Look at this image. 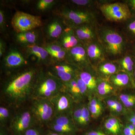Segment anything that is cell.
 Wrapping results in <instances>:
<instances>
[{"label": "cell", "instance_id": "obj_7", "mask_svg": "<svg viewBox=\"0 0 135 135\" xmlns=\"http://www.w3.org/2000/svg\"><path fill=\"white\" fill-rule=\"evenodd\" d=\"M11 25L17 33L30 31L41 26V18L21 11H17L11 20Z\"/></svg>", "mask_w": 135, "mask_h": 135}, {"label": "cell", "instance_id": "obj_33", "mask_svg": "<svg viewBox=\"0 0 135 135\" xmlns=\"http://www.w3.org/2000/svg\"><path fill=\"white\" fill-rule=\"evenodd\" d=\"M83 103H75L72 112V118L77 129L79 125L81 118Z\"/></svg>", "mask_w": 135, "mask_h": 135}, {"label": "cell", "instance_id": "obj_28", "mask_svg": "<svg viewBox=\"0 0 135 135\" xmlns=\"http://www.w3.org/2000/svg\"><path fill=\"white\" fill-rule=\"evenodd\" d=\"M124 23L126 36L132 41H135V16H132Z\"/></svg>", "mask_w": 135, "mask_h": 135}, {"label": "cell", "instance_id": "obj_48", "mask_svg": "<svg viewBox=\"0 0 135 135\" xmlns=\"http://www.w3.org/2000/svg\"><path fill=\"white\" fill-rule=\"evenodd\" d=\"M134 79L135 80V68L134 70Z\"/></svg>", "mask_w": 135, "mask_h": 135}, {"label": "cell", "instance_id": "obj_27", "mask_svg": "<svg viewBox=\"0 0 135 135\" xmlns=\"http://www.w3.org/2000/svg\"><path fill=\"white\" fill-rule=\"evenodd\" d=\"M27 47L29 53L35 56L39 60H45L48 57L49 53L45 49L34 44L28 45Z\"/></svg>", "mask_w": 135, "mask_h": 135}, {"label": "cell", "instance_id": "obj_18", "mask_svg": "<svg viewBox=\"0 0 135 135\" xmlns=\"http://www.w3.org/2000/svg\"><path fill=\"white\" fill-rule=\"evenodd\" d=\"M121 71L129 75L135 83L134 78V71L135 68V57L131 53H125L117 60Z\"/></svg>", "mask_w": 135, "mask_h": 135}, {"label": "cell", "instance_id": "obj_20", "mask_svg": "<svg viewBox=\"0 0 135 135\" xmlns=\"http://www.w3.org/2000/svg\"><path fill=\"white\" fill-rule=\"evenodd\" d=\"M123 125L114 116H110L105 120L104 129L109 135H120Z\"/></svg>", "mask_w": 135, "mask_h": 135}, {"label": "cell", "instance_id": "obj_16", "mask_svg": "<svg viewBox=\"0 0 135 135\" xmlns=\"http://www.w3.org/2000/svg\"><path fill=\"white\" fill-rule=\"evenodd\" d=\"M95 70L99 78L104 79H109L112 75L121 71L115 60L108 59L99 64Z\"/></svg>", "mask_w": 135, "mask_h": 135}, {"label": "cell", "instance_id": "obj_13", "mask_svg": "<svg viewBox=\"0 0 135 135\" xmlns=\"http://www.w3.org/2000/svg\"><path fill=\"white\" fill-rule=\"evenodd\" d=\"M90 65L95 69L99 64L107 60L104 50L98 39L85 45Z\"/></svg>", "mask_w": 135, "mask_h": 135}, {"label": "cell", "instance_id": "obj_37", "mask_svg": "<svg viewBox=\"0 0 135 135\" xmlns=\"http://www.w3.org/2000/svg\"><path fill=\"white\" fill-rule=\"evenodd\" d=\"M54 2L53 0H41L37 3V9L40 10H45L50 7Z\"/></svg>", "mask_w": 135, "mask_h": 135}, {"label": "cell", "instance_id": "obj_10", "mask_svg": "<svg viewBox=\"0 0 135 135\" xmlns=\"http://www.w3.org/2000/svg\"><path fill=\"white\" fill-rule=\"evenodd\" d=\"M66 58L67 62L79 70L92 67L88 58L86 46L81 43L68 50Z\"/></svg>", "mask_w": 135, "mask_h": 135}, {"label": "cell", "instance_id": "obj_41", "mask_svg": "<svg viewBox=\"0 0 135 135\" xmlns=\"http://www.w3.org/2000/svg\"><path fill=\"white\" fill-rule=\"evenodd\" d=\"M45 49L47 51L49 54L50 53H52V52L60 51L64 49L62 47H61V46L56 45V44L50 45V46L46 47Z\"/></svg>", "mask_w": 135, "mask_h": 135}, {"label": "cell", "instance_id": "obj_34", "mask_svg": "<svg viewBox=\"0 0 135 135\" xmlns=\"http://www.w3.org/2000/svg\"><path fill=\"white\" fill-rule=\"evenodd\" d=\"M71 2L75 5L83 7H92L101 4V1L93 0H72Z\"/></svg>", "mask_w": 135, "mask_h": 135}, {"label": "cell", "instance_id": "obj_21", "mask_svg": "<svg viewBox=\"0 0 135 135\" xmlns=\"http://www.w3.org/2000/svg\"><path fill=\"white\" fill-rule=\"evenodd\" d=\"M26 63V60L21 53L12 51L6 57L4 65L7 70H14L22 67Z\"/></svg>", "mask_w": 135, "mask_h": 135}, {"label": "cell", "instance_id": "obj_31", "mask_svg": "<svg viewBox=\"0 0 135 135\" xmlns=\"http://www.w3.org/2000/svg\"><path fill=\"white\" fill-rule=\"evenodd\" d=\"M10 108L7 106L0 107V127H6L9 123L12 116Z\"/></svg>", "mask_w": 135, "mask_h": 135}, {"label": "cell", "instance_id": "obj_14", "mask_svg": "<svg viewBox=\"0 0 135 135\" xmlns=\"http://www.w3.org/2000/svg\"><path fill=\"white\" fill-rule=\"evenodd\" d=\"M79 71L77 68L66 62L54 66L52 71L50 72L65 83L74 79Z\"/></svg>", "mask_w": 135, "mask_h": 135}, {"label": "cell", "instance_id": "obj_17", "mask_svg": "<svg viewBox=\"0 0 135 135\" xmlns=\"http://www.w3.org/2000/svg\"><path fill=\"white\" fill-rule=\"evenodd\" d=\"M108 80L116 89L135 88V83L132 79L127 74L122 71L112 75Z\"/></svg>", "mask_w": 135, "mask_h": 135}, {"label": "cell", "instance_id": "obj_6", "mask_svg": "<svg viewBox=\"0 0 135 135\" xmlns=\"http://www.w3.org/2000/svg\"><path fill=\"white\" fill-rule=\"evenodd\" d=\"M99 8L105 18L110 22L124 23L132 16L130 10L125 2H107L99 5Z\"/></svg>", "mask_w": 135, "mask_h": 135}, {"label": "cell", "instance_id": "obj_2", "mask_svg": "<svg viewBox=\"0 0 135 135\" xmlns=\"http://www.w3.org/2000/svg\"><path fill=\"white\" fill-rule=\"evenodd\" d=\"M97 35L107 59L117 60L126 53L127 39L116 29L105 26H98Z\"/></svg>", "mask_w": 135, "mask_h": 135}, {"label": "cell", "instance_id": "obj_23", "mask_svg": "<svg viewBox=\"0 0 135 135\" xmlns=\"http://www.w3.org/2000/svg\"><path fill=\"white\" fill-rule=\"evenodd\" d=\"M116 89L108 79L98 78L97 94L101 98H105L112 96Z\"/></svg>", "mask_w": 135, "mask_h": 135}, {"label": "cell", "instance_id": "obj_35", "mask_svg": "<svg viewBox=\"0 0 135 135\" xmlns=\"http://www.w3.org/2000/svg\"><path fill=\"white\" fill-rule=\"evenodd\" d=\"M42 127L39 125L33 126L26 131L22 135H44Z\"/></svg>", "mask_w": 135, "mask_h": 135}, {"label": "cell", "instance_id": "obj_29", "mask_svg": "<svg viewBox=\"0 0 135 135\" xmlns=\"http://www.w3.org/2000/svg\"><path fill=\"white\" fill-rule=\"evenodd\" d=\"M91 118L90 113L87 106V104L83 103L82 113L79 125L77 128L78 131H80L85 129L88 126Z\"/></svg>", "mask_w": 135, "mask_h": 135}, {"label": "cell", "instance_id": "obj_45", "mask_svg": "<svg viewBox=\"0 0 135 135\" xmlns=\"http://www.w3.org/2000/svg\"><path fill=\"white\" fill-rule=\"evenodd\" d=\"M44 135H62L60 134H59L56 132H54V131H52L48 129L46 131V132H45Z\"/></svg>", "mask_w": 135, "mask_h": 135}, {"label": "cell", "instance_id": "obj_19", "mask_svg": "<svg viewBox=\"0 0 135 135\" xmlns=\"http://www.w3.org/2000/svg\"><path fill=\"white\" fill-rule=\"evenodd\" d=\"M107 107L112 114L113 116L125 115L128 110L125 108L118 98L111 96L104 99Z\"/></svg>", "mask_w": 135, "mask_h": 135}, {"label": "cell", "instance_id": "obj_22", "mask_svg": "<svg viewBox=\"0 0 135 135\" xmlns=\"http://www.w3.org/2000/svg\"><path fill=\"white\" fill-rule=\"evenodd\" d=\"M76 77L68 82L64 83V86L65 90L71 97L75 103H83L84 99L81 93Z\"/></svg>", "mask_w": 135, "mask_h": 135}, {"label": "cell", "instance_id": "obj_4", "mask_svg": "<svg viewBox=\"0 0 135 135\" xmlns=\"http://www.w3.org/2000/svg\"><path fill=\"white\" fill-rule=\"evenodd\" d=\"M36 125H38L30 108L21 109L12 115L9 130L12 135H22L27 129Z\"/></svg>", "mask_w": 135, "mask_h": 135}, {"label": "cell", "instance_id": "obj_11", "mask_svg": "<svg viewBox=\"0 0 135 135\" xmlns=\"http://www.w3.org/2000/svg\"><path fill=\"white\" fill-rule=\"evenodd\" d=\"M54 106L55 116L71 115L75 103L64 89L50 99Z\"/></svg>", "mask_w": 135, "mask_h": 135}, {"label": "cell", "instance_id": "obj_5", "mask_svg": "<svg viewBox=\"0 0 135 135\" xmlns=\"http://www.w3.org/2000/svg\"><path fill=\"white\" fill-rule=\"evenodd\" d=\"M30 109L38 125L47 126L55 115L54 106L50 99L33 98Z\"/></svg>", "mask_w": 135, "mask_h": 135}, {"label": "cell", "instance_id": "obj_38", "mask_svg": "<svg viewBox=\"0 0 135 135\" xmlns=\"http://www.w3.org/2000/svg\"><path fill=\"white\" fill-rule=\"evenodd\" d=\"M83 135H109L104 129L98 128L90 129L86 131Z\"/></svg>", "mask_w": 135, "mask_h": 135}, {"label": "cell", "instance_id": "obj_24", "mask_svg": "<svg viewBox=\"0 0 135 135\" xmlns=\"http://www.w3.org/2000/svg\"><path fill=\"white\" fill-rule=\"evenodd\" d=\"M80 44L75 36L73 30L69 27L65 30L62 39V47L66 50H69Z\"/></svg>", "mask_w": 135, "mask_h": 135}, {"label": "cell", "instance_id": "obj_15", "mask_svg": "<svg viewBox=\"0 0 135 135\" xmlns=\"http://www.w3.org/2000/svg\"><path fill=\"white\" fill-rule=\"evenodd\" d=\"M78 74L81 79L86 86L90 98L94 96V94H97L98 77L95 69L90 67L79 70Z\"/></svg>", "mask_w": 135, "mask_h": 135}, {"label": "cell", "instance_id": "obj_30", "mask_svg": "<svg viewBox=\"0 0 135 135\" xmlns=\"http://www.w3.org/2000/svg\"><path fill=\"white\" fill-rule=\"evenodd\" d=\"M16 38L20 43L31 45L36 41L37 36L34 32L30 31L17 33Z\"/></svg>", "mask_w": 135, "mask_h": 135}, {"label": "cell", "instance_id": "obj_39", "mask_svg": "<svg viewBox=\"0 0 135 135\" xmlns=\"http://www.w3.org/2000/svg\"><path fill=\"white\" fill-rule=\"evenodd\" d=\"M67 51L64 49L60 51L50 53L49 55H50L53 57L59 60H62L66 58V57Z\"/></svg>", "mask_w": 135, "mask_h": 135}, {"label": "cell", "instance_id": "obj_46", "mask_svg": "<svg viewBox=\"0 0 135 135\" xmlns=\"http://www.w3.org/2000/svg\"><path fill=\"white\" fill-rule=\"evenodd\" d=\"M0 56L1 57L2 56L3 52V44L1 41V44H0Z\"/></svg>", "mask_w": 135, "mask_h": 135}, {"label": "cell", "instance_id": "obj_26", "mask_svg": "<svg viewBox=\"0 0 135 135\" xmlns=\"http://www.w3.org/2000/svg\"><path fill=\"white\" fill-rule=\"evenodd\" d=\"M118 98L128 111L135 109V94L124 92L119 94Z\"/></svg>", "mask_w": 135, "mask_h": 135}, {"label": "cell", "instance_id": "obj_8", "mask_svg": "<svg viewBox=\"0 0 135 135\" xmlns=\"http://www.w3.org/2000/svg\"><path fill=\"white\" fill-rule=\"evenodd\" d=\"M46 127L49 130L62 135H76L78 132L71 115L55 116Z\"/></svg>", "mask_w": 135, "mask_h": 135}, {"label": "cell", "instance_id": "obj_12", "mask_svg": "<svg viewBox=\"0 0 135 135\" xmlns=\"http://www.w3.org/2000/svg\"><path fill=\"white\" fill-rule=\"evenodd\" d=\"M97 28L96 23L86 24L72 28L80 43L85 46L98 40Z\"/></svg>", "mask_w": 135, "mask_h": 135}, {"label": "cell", "instance_id": "obj_40", "mask_svg": "<svg viewBox=\"0 0 135 135\" xmlns=\"http://www.w3.org/2000/svg\"><path fill=\"white\" fill-rule=\"evenodd\" d=\"M126 116L127 122L131 123L135 127V109L128 111Z\"/></svg>", "mask_w": 135, "mask_h": 135}, {"label": "cell", "instance_id": "obj_1", "mask_svg": "<svg viewBox=\"0 0 135 135\" xmlns=\"http://www.w3.org/2000/svg\"><path fill=\"white\" fill-rule=\"evenodd\" d=\"M38 73L36 69L29 68L12 74L6 80L2 86L1 96L7 106L19 109L31 100Z\"/></svg>", "mask_w": 135, "mask_h": 135}, {"label": "cell", "instance_id": "obj_44", "mask_svg": "<svg viewBox=\"0 0 135 135\" xmlns=\"http://www.w3.org/2000/svg\"><path fill=\"white\" fill-rule=\"evenodd\" d=\"M4 23V13L2 11H0V25L1 28L2 27Z\"/></svg>", "mask_w": 135, "mask_h": 135}, {"label": "cell", "instance_id": "obj_32", "mask_svg": "<svg viewBox=\"0 0 135 135\" xmlns=\"http://www.w3.org/2000/svg\"><path fill=\"white\" fill-rule=\"evenodd\" d=\"M63 32L62 25L56 21L52 22L48 27V33L51 38H56L61 35Z\"/></svg>", "mask_w": 135, "mask_h": 135}, {"label": "cell", "instance_id": "obj_36", "mask_svg": "<svg viewBox=\"0 0 135 135\" xmlns=\"http://www.w3.org/2000/svg\"><path fill=\"white\" fill-rule=\"evenodd\" d=\"M120 135H135V127L131 123L127 122L123 125Z\"/></svg>", "mask_w": 135, "mask_h": 135}, {"label": "cell", "instance_id": "obj_9", "mask_svg": "<svg viewBox=\"0 0 135 135\" xmlns=\"http://www.w3.org/2000/svg\"><path fill=\"white\" fill-rule=\"evenodd\" d=\"M63 16L71 28L86 24L96 23L95 14L89 10H67L63 12Z\"/></svg>", "mask_w": 135, "mask_h": 135}, {"label": "cell", "instance_id": "obj_43", "mask_svg": "<svg viewBox=\"0 0 135 135\" xmlns=\"http://www.w3.org/2000/svg\"><path fill=\"white\" fill-rule=\"evenodd\" d=\"M9 132L6 127H0V135H10Z\"/></svg>", "mask_w": 135, "mask_h": 135}, {"label": "cell", "instance_id": "obj_3", "mask_svg": "<svg viewBox=\"0 0 135 135\" xmlns=\"http://www.w3.org/2000/svg\"><path fill=\"white\" fill-rule=\"evenodd\" d=\"M64 88V83L50 72L39 73L36 77L32 99H51Z\"/></svg>", "mask_w": 135, "mask_h": 135}, {"label": "cell", "instance_id": "obj_42", "mask_svg": "<svg viewBox=\"0 0 135 135\" xmlns=\"http://www.w3.org/2000/svg\"><path fill=\"white\" fill-rule=\"evenodd\" d=\"M124 2L127 5L132 16H135V0H127Z\"/></svg>", "mask_w": 135, "mask_h": 135}, {"label": "cell", "instance_id": "obj_25", "mask_svg": "<svg viewBox=\"0 0 135 135\" xmlns=\"http://www.w3.org/2000/svg\"><path fill=\"white\" fill-rule=\"evenodd\" d=\"M87 106L91 118L94 119H97L100 117L104 111V107L101 100L95 96L89 99Z\"/></svg>", "mask_w": 135, "mask_h": 135}, {"label": "cell", "instance_id": "obj_47", "mask_svg": "<svg viewBox=\"0 0 135 135\" xmlns=\"http://www.w3.org/2000/svg\"><path fill=\"white\" fill-rule=\"evenodd\" d=\"M133 56L135 57V46L134 47V49H133V53H132Z\"/></svg>", "mask_w": 135, "mask_h": 135}]
</instances>
